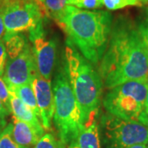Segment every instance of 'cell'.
<instances>
[{
  "mask_svg": "<svg viewBox=\"0 0 148 148\" xmlns=\"http://www.w3.org/2000/svg\"><path fill=\"white\" fill-rule=\"evenodd\" d=\"M99 74L107 89L129 81L148 80L147 50L137 22L119 16L112 23Z\"/></svg>",
  "mask_w": 148,
  "mask_h": 148,
  "instance_id": "1",
  "label": "cell"
},
{
  "mask_svg": "<svg viewBox=\"0 0 148 148\" xmlns=\"http://www.w3.org/2000/svg\"><path fill=\"white\" fill-rule=\"evenodd\" d=\"M55 21L67 35V45L75 46L92 64L100 63L110 36L111 13L68 5Z\"/></svg>",
  "mask_w": 148,
  "mask_h": 148,
  "instance_id": "2",
  "label": "cell"
},
{
  "mask_svg": "<svg viewBox=\"0 0 148 148\" xmlns=\"http://www.w3.org/2000/svg\"><path fill=\"white\" fill-rule=\"evenodd\" d=\"M65 60L66 74L86 127L96 119L101 102L102 80L90 61L69 45L65 48Z\"/></svg>",
  "mask_w": 148,
  "mask_h": 148,
  "instance_id": "3",
  "label": "cell"
},
{
  "mask_svg": "<svg viewBox=\"0 0 148 148\" xmlns=\"http://www.w3.org/2000/svg\"><path fill=\"white\" fill-rule=\"evenodd\" d=\"M54 98L53 123L58 140L65 148L75 142L85 127L82 114L68 79L65 69H60L52 85Z\"/></svg>",
  "mask_w": 148,
  "mask_h": 148,
  "instance_id": "4",
  "label": "cell"
},
{
  "mask_svg": "<svg viewBox=\"0 0 148 148\" xmlns=\"http://www.w3.org/2000/svg\"><path fill=\"white\" fill-rule=\"evenodd\" d=\"M147 87L148 80L129 81L116 86L105 95L103 106L112 115L138 121L145 111Z\"/></svg>",
  "mask_w": 148,
  "mask_h": 148,
  "instance_id": "5",
  "label": "cell"
},
{
  "mask_svg": "<svg viewBox=\"0 0 148 148\" xmlns=\"http://www.w3.org/2000/svg\"><path fill=\"white\" fill-rule=\"evenodd\" d=\"M101 128L106 148L148 143V127L138 121L126 120L108 113L101 117Z\"/></svg>",
  "mask_w": 148,
  "mask_h": 148,
  "instance_id": "6",
  "label": "cell"
},
{
  "mask_svg": "<svg viewBox=\"0 0 148 148\" xmlns=\"http://www.w3.org/2000/svg\"><path fill=\"white\" fill-rule=\"evenodd\" d=\"M45 17L38 0H3L5 34L31 32L43 26Z\"/></svg>",
  "mask_w": 148,
  "mask_h": 148,
  "instance_id": "7",
  "label": "cell"
},
{
  "mask_svg": "<svg viewBox=\"0 0 148 148\" xmlns=\"http://www.w3.org/2000/svg\"><path fill=\"white\" fill-rule=\"evenodd\" d=\"M37 74L32 48L29 46L17 57L7 60L3 76L8 87H17L32 83Z\"/></svg>",
  "mask_w": 148,
  "mask_h": 148,
  "instance_id": "8",
  "label": "cell"
},
{
  "mask_svg": "<svg viewBox=\"0 0 148 148\" xmlns=\"http://www.w3.org/2000/svg\"><path fill=\"white\" fill-rule=\"evenodd\" d=\"M29 39L33 45L32 52L38 73L44 78L50 80L55 64L56 44L54 40L45 36L43 26L29 32Z\"/></svg>",
  "mask_w": 148,
  "mask_h": 148,
  "instance_id": "9",
  "label": "cell"
},
{
  "mask_svg": "<svg viewBox=\"0 0 148 148\" xmlns=\"http://www.w3.org/2000/svg\"><path fill=\"white\" fill-rule=\"evenodd\" d=\"M32 86L40 110V121L45 130L51 128L54 113V98L50 80H47L38 73L32 80Z\"/></svg>",
  "mask_w": 148,
  "mask_h": 148,
  "instance_id": "10",
  "label": "cell"
},
{
  "mask_svg": "<svg viewBox=\"0 0 148 148\" xmlns=\"http://www.w3.org/2000/svg\"><path fill=\"white\" fill-rule=\"evenodd\" d=\"M10 110L18 120L25 122L34 127L37 132L44 135L45 128L40 119L32 112L14 93L10 92Z\"/></svg>",
  "mask_w": 148,
  "mask_h": 148,
  "instance_id": "11",
  "label": "cell"
},
{
  "mask_svg": "<svg viewBox=\"0 0 148 148\" xmlns=\"http://www.w3.org/2000/svg\"><path fill=\"white\" fill-rule=\"evenodd\" d=\"M12 138L19 146L31 148L36 146L43 135L28 123L12 117Z\"/></svg>",
  "mask_w": 148,
  "mask_h": 148,
  "instance_id": "12",
  "label": "cell"
},
{
  "mask_svg": "<svg viewBox=\"0 0 148 148\" xmlns=\"http://www.w3.org/2000/svg\"><path fill=\"white\" fill-rule=\"evenodd\" d=\"M76 142L80 148H101L100 128L96 119L84 127Z\"/></svg>",
  "mask_w": 148,
  "mask_h": 148,
  "instance_id": "13",
  "label": "cell"
},
{
  "mask_svg": "<svg viewBox=\"0 0 148 148\" xmlns=\"http://www.w3.org/2000/svg\"><path fill=\"white\" fill-rule=\"evenodd\" d=\"M3 40L5 44L7 54L10 59L17 57L30 46L27 38L21 33L5 34Z\"/></svg>",
  "mask_w": 148,
  "mask_h": 148,
  "instance_id": "14",
  "label": "cell"
},
{
  "mask_svg": "<svg viewBox=\"0 0 148 148\" xmlns=\"http://www.w3.org/2000/svg\"><path fill=\"white\" fill-rule=\"evenodd\" d=\"M8 90L10 92L14 93L26 105V106H27L40 119V110L37 106L32 83H27L17 87H8Z\"/></svg>",
  "mask_w": 148,
  "mask_h": 148,
  "instance_id": "15",
  "label": "cell"
},
{
  "mask_svg": "<svg viewBox=\"0 0 148 148\" xmlns=\"http://www.w3.org/2000/svg\"><path fill=\"white\" fill-rule=\"evenodd\" d=\"M69 0H38L45 16L54 21L68 6Z\"/></svg>",
  "mask_w": 148,
  "mask_h": 148,
  "instance_id": "16",
  "label": "cell"
},
{
  "mask_svg": "<svg viewBox=\"0 0 148 148\" xmlns=\"http://www.w3.org/2000/svg\"><path fill=\"white\" fill-rule=\"evenodd\" d=\"M12 123L3 127L0 135V148H28L19 146L12 138Z\"/></svg>",
  "mask_w": 148,
  "mask_h": 148,
  "instance_id": "17",
  "label": "cell"
},
{
  "mask_svg": "<svg viewBox=\"0 0 148 148\" xmlns=\"http://www.w3.org/2000/svg\"><path fill=\"white\" fill-rule=\"evenodd\" d=\"M34 148H65L61 142L54 138L53 134L46 133L44 134L41 138L38 141Z\"/></svg>",
  "mask_w": 148,
  "mask_h": 148,
  "instance_id": "18",
  "label": "cell"
},
{
  "mask_svg": "<svg viewBox=\"0 0 148 148\" xmlns=\"http://www.w3.org/2000/svg\"><path fill=\"white\" fill-rule=\"evenodd\" d=\"M103 5L109 10H118L127 6H142L138 0H103Z\"/></svg>",
  "mask_w": 148,
  "mask_h": 148,
  "instance_id": "19",
  "label": "cell"
},
{
  "mask_svg": "<svg viewBox=\"0 0 148 148\" xmlns=\"http://www.w3.org/2000/svg\"><path fill=\"white\" fill-rule=\"evenodd\" d=\"M68 5L74 6L82 9H96L104 6L103 0H69Z\"/></svg>",
  "mask_w": 148,
  "mask_h": 148,
  "instance_id": "20",
  "label": "cell"
},
{
  "mask_svg": "<svg viewBox=\"0 0 148 148\" xmlns=\"http://www.w3.org/2000/svg\"><path fill=\"white\" fill-rule=\"evenodd\" d=\"M138 24V27L139 32L141 33V36L143 37V40L147 50L148 55V8H146L141 18L139 19Z\"/></svg>",
  "mask_w": 148,
  "mask_h": 148,
  "instance_id": "21",
  "label": "cell"
},
{
  "mask_svg": "<svg viewBox=\"0 0 148 148\" xmlns=\"http://www.w3.org/2000/svg\"><path fill=\"white\" fill-rule=\"evenodd\" d=\"M0 100L4 103L7 108L10 110V93L4 80L0 77ZM11 111V110H10Z\"/></svg>",
  "mask_w": 148,
  "mask_h": 148,
  "instance_id": "22",
  "label": "cell"
},
{
  "mask_svg": "<svg viewBox=\"0 0 148 148\" xmlns=\"http://www.w3.org/2000/svg\"><path fill=\"white\" fill-rule=\"evenodd\" d=\"M7 51H6L5 44L3 40H0V77L3 75L7 63Z\"/></svg>",
  "mask_w": 148,
  "mask_h": 148,
  "instance_id": "23",
  "label": "cell"
},
{
  "mask_svg": "<svg viewBox=\"0 0 148 148\" xmlns=\"http://www.w3.org/2000/svg\"><path fill=\"white\" fill-rule=\"evenodd\" d=\"M11 111L7 108L4 103L0 100V125L4 127L6 123V119L9 115Z\"/></svg>",
  "mask_w": 148,
  "mask_h": 148,
  "instance_id": "24",
  "label": "cell"
},
{
  "mask_svg": "<svg viewBox=\"0 0 148 148\" xmlns=\"http://www.w3.org/2000/svg\"><path fill=\"white\" fill-rule=\"evenodd\" d=\"M4 35H5V27H4L3 18V3H0V40H3Z\"/></svg>",
  "mask_w": 148,
  "mask_h": 148,
  "instance_id": "25",
  "label": "cell"
},
{
  "mask_svg": "<svg viewBox=\"0 0 148 148\" xmlns=\"http://www.w3.org/2000/svg\"><path fill=\"white\" fill-rule=\"evenodd\" d=\"M138 122L143 123L144 125H146L147 127H148V116L147 115V114L145 113V111L142 114V115L140 116L139 119H138Z\"/></svg>",
  "mask_w": 148,
  "mask_h": 148,
  "instance_id": "26",
  "label": "cell"
},
{
  "mask_svg": "<svg viewBox=\"0 0 148 148\" xmlns=\"http://www.w3.org/2000/svg\"><path fill=\"white\" fill-rule=\"evenodd\" d=\"M118 148H147L146 144H137V145H132L130 147H118Z\"/></svg>",
  "mask_w": 148,
  "mask_h": 148,
  "instance_id": "27",
  "label": "cell"
},
{
  "mask_svg": "<svg viewBox=\"0 0 148 148\" xmlns=\"http://www.w3.org/2000/svg\"><path fill=\"white\" fill-rule=\"evenodd\" d=\"M145 113L147 114L148 116V87H147V97H146V101H145Z\"/></svg>",
  "mask_w": 148,
  "mask_h": 148,
  "instance_id": "28",
  "label": "cell"
},
{
  "mask_svg": "<svg viewBox=\"0 0 148 148\" xmlns=\"http://www.w3.org/2000/svg\"><path fill=\"white\" fill-rule=\"evenodd\" d=\"M67 148H80V147H78V145H77V142L75 141V142H73L72 143H70L69 146L67 147Z\"/></svg>",
  "mask_w": 148,
  "mask_h": 148,
  "instance_id": "29",
  "label": "cell"
},
{
  "mask_svg": "<svg viewBox=\"0 0 148 148\" xmlns=\"http://www.w3.org/2000/svg\"><path fill=\"white\" fill-rule=\"evenodd\" d=\"M142 4H147L148 3V0H138Z\"/></svg>",
  "mask_w": 148,
  "mask_h": 148,
  "instance_id": "30",
  "label": "cell"
},
{
  "mask_svg": "<svg viewBox=\"0 0 148 148\" xmlns=\"http://www.w3.org/2000/svg\"><path fill=\"white\" fill-rule=\"evenodd\" d=\"M3 127H2V126L0 125V135H1V132L3 131Z\"/></svg>",
  "mask_w": 148,
  "mask_h": 148,
  "instance_id": "31",
  "label": "cell"
},
{
  "mask_svg": "<svg viewBox=\"0 0 148 148\" xmlns=\"http://www.w3.org/2000/svg\"><path fill=\"white\" fill-rule=\"evenodd\" d=\"M3 0H0V3H3Z\"/></svg>",
  "mask_w": 148,
  "mask_h": 148,
  "instance_id": "32",
  "label": "cell"
},
{
  "mask_svg": "<svg viewBox=\"0 0 148 148\" xmlns=\"http://www.w3.org/2000/svg\"><path fill=\"white\" fill-rule=\"evenodd\" d=\"M147 148H148V146H147Z\"/></svg>",
  "mask_w": 148,
  "mask_h": 148,
  "instance_id": "33",
  "label": "cell"
}]
</instances>
